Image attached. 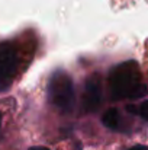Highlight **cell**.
I'll list each match as a JSON object with an SVG mask.
<instances>
[{
	"mask_svg": "<svg viewBox=\"0 0 148 150\" xmlns=\"http://www.w3.org/2000/svg\"><path fill=\"white\" fill-rule=\"evenodd\" d=\"M109 88L113 99H138L147 95L148 89L141 83V71L137 61L129 60L116 66L109 76Z\"/></svg>",
	"mask_w": 148,
	"mask_h": 150,
	"instance_id": "6da1fadb",
	"label": "cell"
},
{
	"mask_svg": "<svg viewBox=\"0 0 148 150\" xmlns=\"http://www.w3.org/2000/svg\"><path fill=\"white\" fill-rule=\"evenodd\" d=\"M49 102L60 111H70L74 103V88L71 77L64 71H57L48 86Z\"/></svg>",
	"mask_w": 148,
	"mask_h": 150,
	"instance_id": "7a4b0ae2",
	"label": "cell"
},
{
	"mask_svg": "<svg viewBox=\"0 0 148 150\" xmlns=\"http://www.w3.org/2000/svg\"><path fill=\"white\" fill-rule=\"evenodd\" d=\"M18 63L16 48L9 42L0 44V91L10 86L18 70Z\"/></svg>",
	"mask_w": 148,
	"mask_h": 150,
	"instance_id": "3957f363",
	"label": "cell"
},
{
	"mask_svg": "<svg viewBox=\"0 0 148 150\" xmlns=\"http://www.w3.org/2000/svg\"><path fill=\"white\" fill-rule=\"evenodd\" d=\"M102 102V82L97 74L90 76L86 80L84 86V95H83V103L86 111H96Z\"/></svg>",
	"mask_w": 148,
	"mask_h": 150,
	"instance_id": "277c9868",
	"label": "cell"
},
{
	"mask_svg": "<svg viewBox=\"0 0 148 150\" xmlns=\"http://www.w3.org/2000/svg\"><path fill=\"white\" fill-rule=\"evenodd\" d=\"M102 121H103V124H105L107 128H110V130H118V128H119V122H121V117H119L118 109H115V108L107 109V111L105 112Z\"/></svg>",
	"mask_w": 148,
	"mask_h": 150,
	"instance_id": "5b68a950",
	"label": "cell"
},
{
	"mask_svg": "<svg viewBox=\"0 0 148 150\" xmlns=\"http://www.w3.org/2000/svg\"><path fill=\"white\" fill-rule=\"evenodd\" d=\"M137 114H140L141 118H144L145 121H148V100L141 103V106L137 109Z\"/></svg>",
	"mask_w": 148,
	"mask_h": 150,
	"instance_id": "8992f818",
	"label": "cell"
},
{
	"mask_svg": "<svg viewBox=\"0 0 148 150\" xmlns=\"http://www.w3.org/2000/svg\"><path fill=\"white\" fill-rule=\"evenodd\" d=\"M129 150H148V147L147 146H142V144H137V146L131 147Z\"/></svg>",
	"mask_w": 148,
	"mask_h": 150,
	"instance_id": "52a82bcc",
	"label": "cell"
},
{
	"mask_svg": "<svg viewBox=\"0 0 148 150\" xmlns=\"http://www.w3.org/2000/svg\"><path fill=\"white\" fill-rule=\"evenodd\" d=\"M29 150H49L47 147H42V146H35V147H31Z\"/></svg>",
	"mask_w": 148,
	"mask_h": 150,
	"instance_id": "ba28073f",
	"label": "cell"
},
{
	"mask_svg": "<svg viewBox=\"0 0 148 150\" xmlns=\"http://www.w3.org/2000/svg\"><path fill=\"white\" fill-rule=\"evenodd\" d=\"M0 124H1V115H0Z\"/></svg>",
	"mask_w": 148,
	"mask_h": 150,
	"instance_id": "9c48e42d",
	"label": "cell"
}]
</instances>
